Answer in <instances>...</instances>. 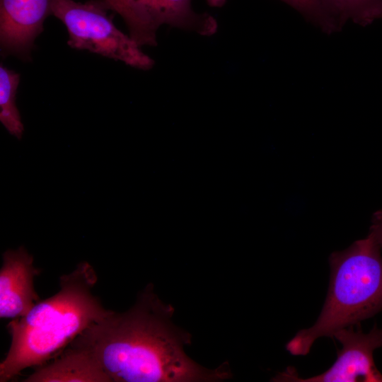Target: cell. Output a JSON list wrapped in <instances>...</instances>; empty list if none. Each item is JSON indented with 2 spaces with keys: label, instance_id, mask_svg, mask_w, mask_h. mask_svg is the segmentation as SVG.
I'll list each match as a JSON object with an SVG mask.
<instances>
[{
  "label": "cell",
  "instance_id": "obj_1",
  "mask_svg": "<svg viewBox=\"0 0 382 382\" xmlns=\"http://www.w3.org/2000/svg\"><path fill=\"white\" fill-rule=\"evenodd\" d=\"M173 313L149 284L129 310L112 311L69 344L94 358L111 382L220 381L231 377L227 362L209 369L186 354L184 347L191 343V335L173 324Z\"/></svg>",
  "mask_w": 382,
  "mask_h": 382
},
{
  "label": "cell",
  "instance_id": "obj_2",
  "mask_svg": "<svg viewBox=\"0 0 382 382\" xmlns=\"http://www.w3.org/2000/svg\"><path fill=\"white\" fill-rule=\"evenodd\" d=\"M97 279L89 262H79L72 272L59 277V290L55 294L8 323L11 341L0 363L1 382L48 362L79 334L112 311L93 293Z\"/></svg>",
  "mask_w": 382,
  "mask_h": 382
},
{
  "label": "cell",
  "instance_id": "obj_3",
  "mask_svg": "<svg viewBox=\"0 0 382 382\" xmlns=\"http://www.w3.org/2000/svg\"><path fill=\"white\" fill-rule=\"evenodd\" d=\"M381 250L368 235L330 255V284L321 313L313 326L299 330L286 345L291 354L305 356L317 339L333 337L382 309Z\"/></svg>",
  "mask_w": 382,
  "mask_h": 382
},
{
  "label": "cell",
  "instance_id": "obj_4",
  "mask_svg": "<svg viewBox=\"0 0 382 382\" xmlns=\"http://www.w3.org/2000/svg\"><path fill=\"white\" fill-rule=\"evenodd\" d=\"M108 10L102 0L84 3L54 0L52 15L65 25L71 47L86 50L138 69H151L154 64L153 59L129 35L115 26Z\"/></svg>",
  "mask_w": 382,
  "mask_h": 382
},
{
  "label": "cell",
  "instance_id": "obj_5",
  "mask_svg": "<svg viewBox=\"0 0 382 382\" xmlns=\"http://www.w3.org/2000/svg\"><path fill=\"white\" fill-rule=\"evenodd\" d=\"M354 325L342 328L333 335L342 345L335 363L325 371L309 378H301L295 369L288 367L272 381L286 382H382V374L374 361V351L382 347V329L376 325L364 333Z\"/></svg>",
  "mask_w": 382,
  "mask_h": 382
},
{
  "label": "cell",
  "instance_id": "obj_6",
  "mask_svg": "<svg viewBox=\"0 0 382 382\" xmlns=\"http://www.w3.org/2000/svg\"><path fill=\"white\" fill-rule=\"evenodd\" d=\"M54 0H0V47L2 56L30 59L35 40L52 14Z\"/></svg>",
  "mask_w": 382,
  "mask_h": 382
},
{
  "label": "cell",
  "instance_id": "obj_7",
  "mask_svg": "<svg viewBox=\"0 0 382 382\" xmlns=\"http://www.w3.org/2000/svg\"><path fill=\"white\" fill-rule=\"evenodd\" d=\"M0 270V317L16 318L26 315L40 301L34 278L40 270L23 246L6 250Z\"/></svg>",
  "mask_w": 382,
  "mask_h": 382
},
{
  "label": "cell",
  "instance_id": "obj_8",
  "mask_svg": "<svg viewBox=\"0 0 382 382\" xmlns=\"http://www.w3.org/2000/svg\"><path fill=\"white\" fill-rule=\"evenodd\" d=\"M25 382H111L98 362L83 349L67 345L48 362L36 367Z\"/></svg>",
  "mask_w": 382,
  "mask_h": 382
},
{
  "label": "cell",
  "instance_id": "obj_9",
  "mask_svg": "<svg viewBox=\"0 0 382 382\" xmlns=\"http://www.w3.org/2000/svg\"><path fill=\"white\" fill-rule=\"evenodd\" d=\"M158 29L168 25L203 36L214 35L218 28L215 18L194 11L192 0H133Z\"/></svg>",
  "mask_w": 382,
  "mask_h": 382
},
{
  "label": "cell",
  "instance_id": "obj_10",
  "mask_svg": "<svg viewBox=\"0 0 382 382\" xmlns=\"http://www.w3.org/2000/svg\"><path fill=\"white\" fill-rule=\"evenodd\" d=\"M296 11L307 22L326 35L342 30L346 23L333 0H279Z\"/></svg>",
  "mask_w": 382,
  "mask_h": 382
},
{
  "label": "cell",
  "instance_id": "obj_11",
  "mask_svg": "<svg viewBox=\"0 0 382 382\" xmlns=\"http://www.w3.org/2000/svg\"><path fill=\"white\" fill-rule=\"evenodd\" d=\"M110 10L118 13L124 20L129 35L141 46L157 45L158 28L133 0H102Z\"/></svg>",
  "mask_w": 382,
  "mask_h": 382
},
{
  "label": "cell",
  "instance_id": "obj_12",
  "mask_svg": "<svg viewBox=\"0 0 382 382\" xmlns=\"http://www.w3.org/2000/svg\"><path fill=\"white\" fill-rule=\"evenodd\" d=\"M20 74L2 64L0 66V121L6 130L21 139L24 127L16 104Z\"/></svg>",
  "mask_w": 382,
  "mask_h": 382
},
{
  "label": "cell",
  "instance_id": "obj_13",
  "mask_svg": "<svg viewBox=\"0 0 382 382\" xmlns=\"http://www.w3.org/2000/svg\"><path fill=\"white\" fill-rule=\"evenodd\" d=\"M343 21L367 26L382 19V0H333Z\"/></svg>",
  "mask_w": 382,
  "mask_h": 382
},
{
  "label": "cell",
  "instance_id": "obj_14",
  "mask_svg": "<svg viewBox=\"0 0 382 382\" xmlns=\"http://www.w3.org/2000/svg\"><path fill=\"white\" fill-rule=\"evenodd\" d=\"M369 235L382 249V210H378L373 214Z\"/></svg>",
  "mask_w": 382,
  "mask_h": 382
},
{
  "label": "cell",
  "instance_id": "obj_15",
  "mask_svg": "<svg viewBox=\"0 0 382 382\" xmlns=\"http://www.w3.org/2000/svg\"><path fill=\"white\" fill-rule=\"evenodd\" d=\"M208 1L212 6H220L224 3L225 0H208Z\"/></svg>",
  "mask_w": 382,
  "mask_h": 382
}]
</instances>
